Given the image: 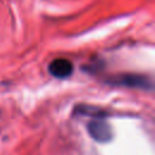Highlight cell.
I'll list each match as a JSON object with an SVG mask.
<instances>
[{"mask_svg": "<svg viewBox=\"0 0 155 155\" xmlns=\"http://www.w3.org/2000/svg\"><path fill=\"white\" fill-rule=\"evenodd\" d=\"M113 85H121L126 87H134V88H143V90H151L153 88V81L148 76L137 75V74H124L114 76L111 80H109Z\"/></svg>", "mask_w": 155, "mask_h": 155, "instance_id": "obj_1", "label": "cell"}, {"mask_svg": "<svg viewBox=\"0 0 155 155\" xmlns=\"http://www.w3.org/2000/svg\"><path fill=\"white\" fill-rule=\"evenodd\" d=\"M73 63L65 58L53 59L48 65V71L52 76L58 79H65L73 74Z\"/></svg>", "mask_w": 155, "mask_h": 155, "instance_id": "obj_3", "label": "cell"}, {"mask_svg": "<svg viewBox=\"0 0 155 155\" xmlns=\"http://www.w3.org/2000/svg\"><path fill=\"white\" fill-rule=\"evenodd\" d=\"M87 130L91 137L99 143H107L113 138L111 126L102 117H96L92 121H90L87 125Z\"/></svg>", "mask_w": 155, "mask_h": 155, "instance_id": "obj_2", "label": "cell"}]
</instances>
